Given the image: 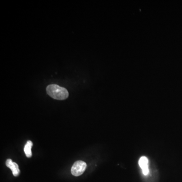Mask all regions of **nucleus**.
Returning a JSON list of instances; mask_svg holds the SVG:
<instances>
[{"mask_svg":"<svg viewBox=\"0 0 182 182\" xmlns=\"http://www.w3.org/2000/svg\"><path fill=\"white\" fill-rule=\"evenodd\" d=\"M46 91L51 97L56 100H63L67 99L69 96L68 92L66 88L57 84H50L47 86Z\"/></svg>","mask_w":182,"mask_h":182,"instance_id":"f257e3e1","label":"nucleus"},{"mask_svg":"<svg viewBox=\"0 0 182 182\" xmlns=\"http://www.w3.org/2000/svg\"><path fill=\"white\" fill-rule=\"evenodd\" d=\"M87 168V164L84 161L78 160L74 162L71 168V172L73 175L78 177L82 175Z\"/></svg>","mask_w":182,"mask_h":182,"instance_id":"f03ea898","label":"nucleus"},{"mask_svg":"<svg viewBox=\"0 0 182 182\" xmlns=\"http://www.w3.org/2000/svg\"><path fill=\"white\" fill-rule=\"evenodd\" d=\"M139 164L142 169L143 174L145 175H148L149 173L148 169V159L146 157L142 156L140 158Z\"/></svg>","mask_w":182,"mask_h":182,"instance_id":"7ed1b4c3","label":"nucleus"},{"mask_svg":"<svg viewBox=\"0 0 182 182\" xmlns=\"http://www.w3.org/2000/svg\"><path fill=\"white\" fill-rule=\"evenodd\" d=\"M6 164V166L11 169L14 176L17 177L19 174L20 170L19 169L18 165L16 163L13 162L12 160L10 159H8L7 160Z\"/></svg>","mask_w":182,"mask_h":182,"instance_id":"20e7f679","label":"nucleus"},{"mask_svg":"<svg viewBox=\"0 0 182 182\" xmlns=\"http://www.w3.org/2000/svg\"><path fill=\"white\" fill-rule=\"evenodd\" d=\"M33 146V143L30 141H28L27 144L25 145L24 148V151L25 152V154L27 155V157H32V147Z\"/></svg>","mask_w":182,"mask_h":182,"instance_id":"39448f33","label":"nucleus"}]
</instances>
